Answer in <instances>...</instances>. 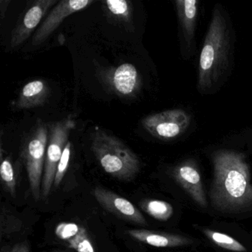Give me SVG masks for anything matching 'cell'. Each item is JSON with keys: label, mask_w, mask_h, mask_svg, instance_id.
<instances>
[{"label": "cell", "mask_w": 252, "mask_h": 252, "mask_svg": "<svg viewBox=\"0 0 252 252\" xmlns=\"http://www.w3.org/2000/svg\"><path fill=\"white\" fill-rule=\"evenodd\" d=\"M214 168L211 190L214 206L225 212L252 209V184L243 156L233 152H220L214 157Z\"/></svg>", "instance_id": "cell-1"}, {"label": "cell", "mask_w": 252, "mask_h": 252, "mask_svg": "<svg viewBox=\"0 0 252 252\" xmlns=\"http://www.w3.org/2000/svg\"><path fill=\"white\" fill-rule=\"evenodd\" d=\"M231 48L229 26L220 8L215 7L199 61L197 89L202 94L216 91L228 76Z\"/></svg>", "instance_id": "cell-2"}, {"label": "cell", "mask_w": 252, "mask_h": 252, "mask_svg": "<svg viewBox=\"0 0 252 252\" xmlns=\"http://www.w3.org/2000/svg\"><path fill=\"white\" fill-rule=\"evenodd\" d=\"M91 149L105 172L117 179L130 181L141 169L138 156L120 139L95 127L91 135Z\"/></svg>", "instance_id": "cell-3"}, {"label": "cell", "mask_w": 252, "mask_h": 252, "mask_svg": "<svg viewBox=\"0 0 252 252\" xmlns=\"http://www.w3.org/2000/svg\"><path fill=\"white\" fill-rule=\"evenodd\" d=\"M48 125L38 120L36 125L25 136L20 156L29 176L31 191L36 201L41 198V188L48 142Z\"/></svg>", "instance_id": "cell-4"}, {"label": "cell", "mask_w": 252, "mask_h": 252, "mask_svg": "<svg viewBox=\"0 0 252 252\" xmlns=\"http://www.w3.org/2000/svg\"><path fill=\"white\" fill-rule=\"evenodd\" d=\"M48 126V142L41 188V198L46 199L54 187L57 166L68 142L69 135L76 126L73 118L68 117Z\"/></svg>", "instance_id": "cell-5"}, {"label": "cell", "mask_w": 252, "mask_h": 252, "mask_svg": "<svg viewBox=\"0 0 252 252\" xmlns=\"http://www.w3.org/2000/svg\"><path fill=\"white\" fill-rule=\"evenodd\" d=\"M99 76L107 89L118 96L132 98L141 91V75L136 67L129 63L102 70Z\"/></svg>", "instance_id": "cell-6"}, {"label": "cell", "mask_w": 252, "mask_h": 252, "mask_svg": "<svg viewBox=\"0 0 252 252\" xmlns=\"http://www.w3.org/2000/svg\"><path fill=\"white\" fill-rule=\"evenodd\" d=\"M190 117L181 110H170L150 115L142 120L144 129L153 136L162 140L179 136L189 126Z\"/></svg>", "instance_id": "cell-7"}, {"label": "cell", "mask_w": 252, "mask_h": 252, "mask_svg": "<svg viewBox=\"0 0 252 252\" xmlns=\"http://www.w3.org/2000/svg\"><path fill=\"white\" fill-rule=\"evenodd\" d=\"M94 2L93 0H63L59 2L33 35L32 45L38 46L43 43L67 17L88 8Z\"/></svg>", "instance_id": "cell-8"}, {"label": "cell", "mask_w": 252, "mask_h": 252, "mask_svg": "<svg viewBox=\"0 0 252 252\" xmlns=\"http://www.w3.org/2000/svg\"><path fill=\"white\" fill-rule=\"evenodd\" d=\"M57 2V0H37L32 2L19 19L13 31L10 41L11 48H17L26 42L40 24L48 10Z\"/></svg>", "instance_id": "cell-9"}, {"label": "cell", "mask_w": 252, "mask_h": 252, "mask_svg": "<svg viewBox=\"0 0 252 252\" xmlns=\"http://www.w3.org/2000/svg\"><path fill=\"white\" fill-rule=\"evenodd\" d=\"M94 194L98 203L110 213L138 225H147L141 212L125 197L100 187H95Z\"/></svg>", "instance_id": "cell-10"}, {"label": "cell", "mask_w": 252, "mask_h": 252, "mask_svg": "<svg viewBox=\"0 0 252 252\" xmlns=\"http://www.w3.org/2000/svg\"><path fill=\"white\" fill-rule=\"evenodd\" d=\"M56 235L67 247L77 252H96L87 230L74 222H61L55 230Z\"/></svg>", "instance_id": "cell-11"}, {"label": "cell", "mask_w": 252, "mask_h": 252, "mask_svg": "<svg viewBox=\"0 0 252 252\" xmlns=\"http://www.w3.org/2000/svg\"><path fill=\"white\" fill-rule=\"evenodd\" d=\"M51 95L49 85L42 79L32 81L26 84L14 102L18 110L35 108L43 106Z\"/></svg>", "instance_id": "cell-12"}, {"label": "cell", "mask_w": 252, "mask_h": 252, "mask_svg": "<svg viewBox=\"0 0 252 252\" xmlns=\"http://www.w3.org/2000/svg\"><path fill=\"white\" fill-rule=\"evenodd\" d=\"M175 179L185 189L193 200L202 207H206L207 202L202 185L201 178L197 169L191 165L180 166L174 172Z\"/></svg>", "instance_id": "cell-13"}, {"label": "cell", "mask_w": 252, "mask_h": 252, "mask_svg": "<svg viewBox=\"0 0 252 252\" xmlns=\"http://www.w3.org/2000/svg\"><path fill=\"white\" fill-rule=\"evenodd\" d=\"M128 235L141 243L159 248L178 247L191 243L189 239L176 234L155 232L145 229L127 231Z\"/></svg>", "instance_id": "cell-14"}, {"label": "cell", "mask_w": 252, "mask_h": 252, "mask_svg": "<svg viewBox=\"0 0 252 252\" xmlns=\"http://www.w3.org/2000/svg\"><path fill=\"white\" fill-rule=\"evenodd\" d=\"M175 4L186 42L190 45L194 37L196 17L197 14V1L178 0L175 2Z\"/></svg>", "instance_id": "cell-15"}, {"label": "cell", "mask_w": 252, "mask_h": 252, "mask_svg": "<svg viewBox=\"0 0 252 252\" xmlns=\"http://www.w3.org/2000/svg\"><path fill=\"white\" fill-rule=\"evenodd\" d=\"M104 7L110 17L121 23L130 26L132 24V4L126 0H107Z\"/></svg>", "instance_id": "cell-16"}, {"label": "cell", "mask_w": 252, "mask_h": 252, "mask_svg": "<svg viewBox=\"0 0 252 252\" xmlns=\"http://www.w3.org/2000/svg\"><path fill=\"white\" fill-rule=\"evenodd\" d=\"M140 206L150 216L160 220H167L173 213L172 206L161 200H144L140 203Z\"/></svg>", "instance_id": "cell-17"}, {"label": "cell", "mask_w": 252, "mask_h": 252, "mask_svg": "<svg viewBox=\"0 0 252 252\" xmlns=\"http://www.w3.org/2000/svg\"><path fill=\"white\" fill-rule=\"evenodd\" d=\"M205 234L217 246L236 252H246V249L237 240L223 233L205 229Z\"/></svg>", "instance_id": "cell-18"}, {"label": "cell", "mask_w": 252, "mask_h": 252, "mask_svg": "<svg viewBox=\"0 0 252 252\" xmlns=\"http://www.w3.org/2000/svg\"><path fill=\"white\" fill-rule=\"evenodd\" d=\"M0 175L2 178V182L6 191L12 197L16 196V188H17V177L14 165L10 158H2V163L0 167Z\"/></svg>", "instance_id": "cell-19"}, {"label": "cell", "mask_w": 252, "mask_h": 252, "mask_svg": "<svg viewBox=\"0 0 252 252\" xmlns=\"http://www.w3.org/2000/svg\"><path fill=\"white\" fill-rule=\"evenodd\" d=\"M22 222L19 218L9 213L8 209L2 207L1 212V235H8L21 228Z\"/></svg>", "instance_id": "cell-20"}, {"label": "cell", "mask_w": 252, "mask_h": 252, "mask_svg": "<svg viewBox=\"0 0 252 252\" xmlns=\"http://www.w3.org/2000/svg\"><path fill=\"white\" fill-rule=\"evenodd\" d=\"M72 144L70 141L67 142L64 151H63V156L60 159V163L57 166V172H56L55 179H54V187L55 188L60 187L67 172V168L70 162V155H71Z\"/></svg>", "instance_id": "cell-21"}, {"label": "cell", "mask_w": 252, "mask_h": 252, "mask_svg": "<svg viewBox=\"0 0 252 252\" xmlns=\"http://www.w3.org/2000/svg\"><path fill=\"white\" fill-rule=\"evenodd\" d=\"M9 252H30L29 243L27 242H23L15 245Z\"/></svg>", "instance_id": "cell-22"}, {"label": "cell", "mask_w": 252, "mask_h": 252, "mask_svg": "<svg viewBox=\"0 0 252 252\" xmlns=\"http://www.w3.org/2000/svg\"><path fill=\"white\" fill-rule=\"evenodd\" d=\"M10 2H11L10 0H6V1L1 0V1H0V5H1V6H0V8H1L0 11H1V17H2V19H3L4 17H5V11H6L8 4H9Z\"/></svg>", "instance_id": "cell-23"}, {"label": "cell", "mask_w": 252, "mask_h": 252, "mask_svg": "<svg viewBox=\"0 0 252 252\" xmlns=\"http://www.w3.org/2000/svg\"><path fill=\"white\" fill-rule=\"evenodd\" d=\"M62 252V251H60V252Z\"/></svg>", "instance_id": "cell-24"}]
</instances>
